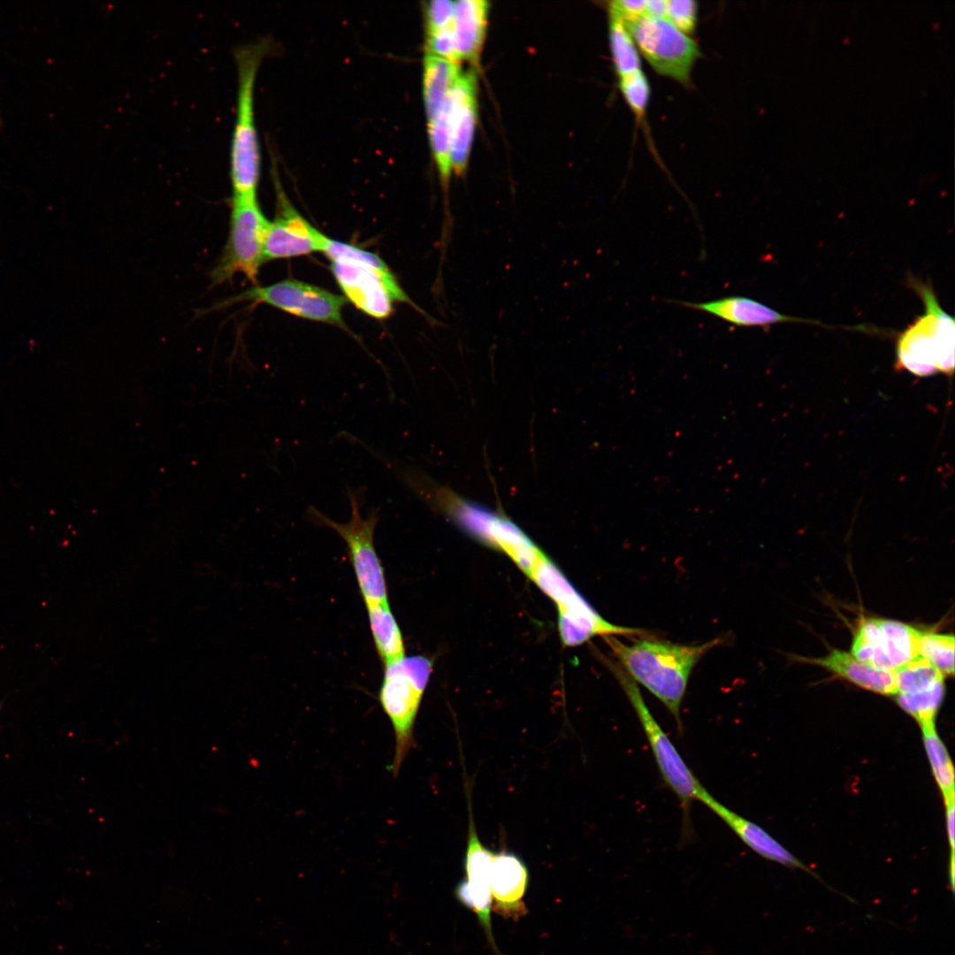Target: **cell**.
I'll return each mask as SVG.
<instances>
[{
	"label": "cell",
	"mask_w": 955,
	"mask_h": 955,
	"mask_svg": "<svg viewBox=\"0 0 955 955\" xmlns=\"http://www.w3.org/2000/svg\"><path fill=\"white\" fill-rule=\"evenodd\" d=\"M925 306L897 340V363L911 373L925 377L937 371L951 375L954 371L955 323L940 306L929 285L912 280Z\"/></svg>",
	"instance_id": "cell-3"
},
{
	"label": "cell",
	"mask_w": 955,
	"mask_h": 955,
	"mask_svg": "<svg viewBox=\"0 0 955 955\" xmlns=\"http://www.w3.org/2000/svg\"><path fill=\"white\" fill-rule=\"evenodd\" d=\"M279 192L280 213L269 221L264 242V262L320 251L324 233L314 227Z\"/></svg>",
	"instance_id": "cell-13"
},
{
	"label": "cell",
	"mask_w": 955,
	"mask_h": 955,
	"mask_svg": "<svg viewBox=\"0 0 955 955\" xmlns=\"http://www.w3.org/2000/svg\"><path fill=\"white\" fill-rule=\"evenodd\" d=\"M919 656L928 661L944 676L954 673V636L947 633L923 632L919 641Z\"/></svg>",
	"instance_id": "cell-27"
},
{
	"label": "cell",
	"mask_w": 955,
	"mask_h": 955,
	"mask_svg": "<svg viewBox=\"0 0 955 955\" xmlns=\"http://www.w3.org/2000/svg\"><path fill=\"white\" fill-rule=\"evenodd\" d=\"M331 269L347 299L371 317L381 319L390 316L394 301L410 303L424 313L395 278H386L364 264L348 260L332 261Z\"/></svg>",
	"instance_id": "cell-12"
},
{
	"label": "cell",
	"mask_w": 955,
	"mask_h": 955,
	"mask_svg": "<svg viewBox=\"0 0 955 955\" xmlns=\"http://www.w3.org/2000/svg\"><path fill=\"white\" fill-rule=\"evenodd\" d=\"M938 26H939V24H938V23H935V24H933V27H934L935 29H936V28H937V27H938Z\"/></svg>",
	"instance_id": "cell-35"
},
{
	"label": "cell",
	"mask_w": 955,
	"mask_h": 955,
	"mask_svg": "<svg viewBox=\"0 0 955 955\" xmlns=\"http://www.w3.org/2000/svg\"><path fill=\"white\" fill-rule=\"evenodd\" d=\"M697 800L714 813L751 850L766 860L789 867H799L814 875L761 827L740 816L715 799L704 787Z\"/></svg>",
	"instance_id": "cell-17"
},
{
	"label": "cell",
	"mask_w": 955,
	"mask_h": 955,
	"mask_svg": "<svg viewBox=\"0 0 955 955\" xmlns=\"http://www.w3.org/2000/svg\"><path fill=\"white\" fill-rule=\"evenodd\" d=\"M365 607L374 646L384 667L402 659L403 637L389 603Z\"/></svg>",
	"instance_id": "cell-21"
},
{
	"label": "cell",
	"mask_w": 955,
	"mask_h": 955,
	"mask_svg": "<svg viewBox=\"0 0 955 955\" xmlns=\"http://www.w3.org/2000/svg\"><path fill=\"white\" fill-rule=\"evenodd\" d=\"M448 97V96H447ZM431 148L443 187L447 191L451 177V133L447 103L439 115L428 122Z\"/></svg>",
	"instance_id": "cell-26"
},
{
	"label": "cell",
	"mask_w": 955,
	"mask_h": 955,
	"mask_svg": "<svg viewBox=\"0 0 955 955\" xmlns=\"http://www.w3.org/2000/svg\"><path fill=\"white\" fill-rule=\"evenodd\" d=\"M320 251L325 254L331 261L348 260L362 263L373 268L386 278H394L387 265L379 256L354 245L333 240L324 235Z\"/></svg>",
	"instance_id": "cell-28"
},
{
	"label": "cell",
	"mask_w": 955,
	"mask_h": 955,
	"mask_svg": "<svg viewBox=\"0 0 955 955\" xmlns=\"http://www.w3.org/2000/svg\"><path fill=\"white\" fill-rule=\"evenodd\" d=\"M698 6L692 0L667 1L666 19L686 34H691L697 24Z\"/></svg>",
	"instance_id": "cell-30"
},
{
	"label": "cell",
	"mask_w": 955,
	"mask_h": 955,
	"mask_svg": "<svg viewBox=\"0 0 955 955\" xmlns=\"http://www.w3.org/2000/svg\"><path fill=\"white\" fill-rule=\"evenodd\" d=\"M529 878L528 868L519 856L507 851L493 852L489 875L493 909L504 916L522 915Z\"/></svg>",
	"instance_id": "cell-16"
},
{
	"label": "cell",
	"mask_w": 955,
	"mask_h": 955,
	"mask_svg": "<svg viewBox=\"0 0 955 955\" xmlns=\"http://www.w3.org/2000/svg\"><path fill=\"white\" fill-rule=\"evenodd\" d=\"M489 4L485 0L455 2L453 31L459 61L478 65L487 27Z\"/></svg>",
	"instance_id": "cell-19"
},
{
	"label": "cell",
	"mask_w": 955,
	"mask_h": 955,
	"mask_svg": "<svg viewBox=\"0 0 955 955\" xmlns=\"http://www.w3.org/2000/svg\"><path fill=\"white\" fill-rule=\"evenodd\" d=\"M619 665L635 682L646 688L669 711L678 732L683 731L681 706L693 668L721 638L701 645H682L641 638L627 645L615 636L604 637Z\"/></svg>",
	"instance_id": "cell-1"
},
{
	"label": "cell",
	"mask_w": 955,
	"mask_h": 955,
	"mask_svg": "<svg viewBox=\"0 0 955 955\" xmlns=\"http://www.w3.org/2000/svg\"><path fill=\"white\" fill-rule=\"evenodd\" d=\"M606 664L619 682L638 718L665 785L679 801L683 813V836L687 838L692 832L690 819L691 804L697 800L703 786L650 712L637 684L618 663L606 659Z\"/></svg>",
	"instance_id": "cell-5"
},
{
	"label": "cell",
	"mask_w": 955,
	"mask_h": 955,
	"mask_svg": "<svg viewBox=\"0 0 955 955\" xmlns=\"http://www.w3.org/2000/svg\"><path fill=\"white\" fill-rule=\"evenodd\" d=\"M455 2L433 0L425 7L426 34L441 29L453 21Z\"/></svg>",
	"instance_id": "cell-32"
},
{
	"label": "cell",
	"mask_w": 955,
	"mask_h": 955,
	"mask_svg": "<svg viewBox=\"0 0 955 955\" xmlns=\"http://www.w3.org/2000/svg\"><path fill=\"white\" fill-rule=\"evenodd\" d=\"M269 220L256 197H231L229 233L221 256L210 273L211 285L230 282L241 273L256 282L264 263V242Z\"/></svg>",
	"instance_id": "cell-8"
},
{
	"label": "cell",
	"mask_w": 955,
	"mask_h": 955,
	"mask_svg": "<svg viewBox=\"0 0 955 955\" xmlns=\"http://www.w3.org/2000/svg\"><path fill=\"white\" fill-rule=\"evenodd\" d=\"M460 73L459 65L426 53L424 58L423 93L427 123L444 108Z\"/></svg>",
	"instance_id": "cell-20"
},
{
	"label": "cell",
	"mask_w": 955,
	"mask_h": 955,
	"mask_svg": "<svg viewBox=\"0 0 955 955\" xmlns=\"http://www.w3.org/2000/svg\"><path fill=\"white\" fill-rule=\"evenodd\" d=\"M493 856V852L480 842L472 815L470 814L468 842L464 859L466 879L462 880L470 888L491 890L489 875Z\"/></svg>",
	"instance_id": "cell-25"
},
{
	"label": "cell",
	"mask_w": 955,
	"mask_h": 955,
	"mask_svg": "<svg viewBox=\"0 0 955 955\" xmlns=\"http://www.w3.org/2000/svg\"><path fill=\"white\" fill-rule=\"evenodd\" d=\"M682 307L701 311L738 327H767L786 322L821 325L819 321L780 313L766 304L743 295H728L707 302L670 301Z\"/></svg>",
	"instance_id": "cell-15"
},
{
	"label": "cell",
	"mask_w": 955,
	"mask_h": 955,
	"mask_svg": "<svg viewBox=\"0 0 955 955\" xmlns=\"http://www.w3.org/2000/svg\"><path fill=\"white\" fill-rule=\"evenodd\" d=\"M268 49L259 41L234 50L238 73L236 117L230 149L232 197H256L260 149L255 124L254 88L259 65Z\"/></svg>",
	"instance_id": "cell-2"
},
{
	"label": "cell",
	"mask_w": 955,
	"mask_h": 955,
	"mask_svg": "<svg viewBox=\"0 0 955 955\" xmlns=\"http://www.w3.org/2000/svg\"><path fill=\"white\" fill-rule=\"evenodd\" d=\"M667 0H649L646 4V16L656 19H666Z\"/></svg>",
	"instance_id": "cell-34"
},
{
	"label": "cell",
	"mask_w": 955,
	"mask_h": 955,
	"mask_svg": "<svg viewBox=\"0 0 955 955\" xmlns=\"http://www.w3.org/2000/svg\"><path fill=\"white\" fill-rule=\"evenodd\" d=\"M641 53L660 75L688 85L695 62L700 57L698 43L667 19L644 16L627 25Z\"/></svg>",
	"instance_id": "cell-10"
},
{
	"label": "cell",
	"mask_w": 955,
	"mask_h": 955,
	"mask_svg": "<svg viewBox=\"0 0 955 955\" xmlns=\"http://www.w3.org/2000/svg\"><path fill=\"white\" fill-rule=\"evenodd\" d=\"M922 631L893 619L867 618L853 635L851 653L875 668L895 672L919 656Z\"/></svg>",
	"instance_id": "cell-11"
},
{
	"label": "cell",
	"mask_w": 955,
	"mask_h": 955,
	"mask_svg": "<svg viewBox=\"0 0 955 955\" xmlns=\"http://www.w3.org/2000/svg\"><path fill=\"white\" fill-rule=\"evenodd\" d=\"M557 605L559 629L567 646L582 644L594 636H645L646 630L606 621L569 584L542 553L527 575Z\"/></svg>",
	"instance_id": "cell-6"
},
{
	"label": "cell",
	"mask_w": 955,
	"mask_h": 955,
	"mask_svg": "<svg viewBox=\"0 0 955 955\" xmlns=\"http://www.w3.org/2000/svg\"><path fill=\"white\" fill-rule=\"evenodd\" d=\"M944 696V677L909 691L897 692L899 707L921 725L936 723V716Z\"/></svg>",
	"instance_id": "cell-22"
},
{
	"label": "cell",
	"mask_w": 955,
	"mask_h": 955,
	"mask_svg": "<svg viewBox=\"0 0 955 955\" xmlns=\"http://www.w3.org/2000/svg\"><path fill=\"white\" fill-rule=\"evenodd\" d=\"M243 302L264 303L302 318L344 327L342 308L345 298L294 279L253 286L215 303L207 312L221 310Z\"/></svg>",
	"instance_id": "cell-9"
},
{
	"label": "cell",
	"mask_w": 955,
	"mask_h": 955,
	"mask_svg": "<svg viewBox=\"0 0 955 955\" xmlns=\"http://www.w3.org/2000/svg\"><path fill=\"white\" fill-rule=\"evenodd\" d=\"M926 753L944 803L954 799V770L947 749L939 737L936 723L920 726Z\"/></svg>",
	"instance_id": "cell-24"
},
{
	"label": "cell",
	"mask_w": 955,
	"mask_h": 955,
	"mask_svg": "<svg viewBox=\"0 0 955 955\" xmlns=\"http://www.w3.org/2000/svg\"><path fill=\"white\" fill-rule=\"evenodd\" d=\"M609 45L619 78L641 69L638 50L630 32L617 11L608 4Z\"/></svg>",
	"instance_id": "cell-23"
},
{
	"label": "cell",
	"mask_w": 955,
	"mask_h": 955,
	"mask_svg": "<svg viewBox=\"0 0 955 955\" xmlns=\"http://www.w3.org/2000/svg\"><path fill=\"white\" fill-rule=\"evenodd\" d=\"M820 666L848 682L875 693L894 696L897 692L895 672L883 671L855 658L851 653L832 649L817 658L797 657Z\"/></svg>",
	"instance_id": "cell-18"
},
{
	"label": "cell",
	"mask_w": 955,
	"mask_h": 955,
	"mask_svg": "<svg viewBox=\"0 0 955 955\" xmlns=\"http://www.w3.org/2000/svg\"><path fill=\"white\" fill-rule=\"evenodd\" d=\"M622 95L638 118L642 117L648 105L651 88L648 80L642 70L636 71L619 78Z\"/></svg>",
	"instance_id": "cell-29"
},
{
	"label": "cell",
	"mask_w": 955,
	"mask_h": 955,
	"mask_svg": "<svg viewBox=\"0 0 955 955\" xmlns=\"http://www.w3.org/2000/svg\"><path fill=\"white\" fill-rule=\"evenodd\" d=\"M848 41H849V37L844 39V43H847Z\"/></svg>",
	"instance_id": "cell-36"
},
{
	"label": "cell",
	"mask_w": 955,
	"mask_h": 955,
	"mask_svg": "<svg viewBox=\"0 0 955 955\" xmlns=\"http://www.w3.org/2000/svg\"><path fill=\"white\" fill-rule=\"evenodd\" d=\"M426 53L459 65L460 61L455 48L453 21L450 25L441 29L426 34Z\"/></svg>",
	"instance_id": "cell-31"
},
{
	"label": "cell",
	"mask_w": 955,
	"mask_h": 955,
	"mask_svg": "<svg viewBox=\"0 0 955 955\" xmlns=\"http://www.w3.org/2000/svg\"><path fill=\"white\" fill-rule=\"evenodd\" d=\"M348 495L351 508V517L348 523L336 522L313 506L307 509L306 516L317 525L333 530L346 543L365 606L389 603L384 568L374 544L378 509H373L363 517L355 493L348 490Z\"/></svg>",
	"instance_id": "cell-7"
},
{
	"label": "cell",
	"mask_w": 955,
	"mask_h": 955,
	"mask_svg": "<svg viewBox=\"0 0 955 955\" xmlns=\"http://www.w3.org/2000/svg\"><path fill=\"white\" fill-rule=\"evenodd\" d=\"M447 106L452 172L461 175L468 164L477 120L476 77L473 71H460L449 92Z\"/></svg>",
	"instance_id": "cell-14"
},
{
	"label": "cell",
	"mask_w": 955,
	"mask_h": 955,
	"mask_svg": "<svg viewBox=\"0 0 955 955\" xmlns=\"http://www.w3.org/2000/svg\"><path fill=\"white\" fill-rule=\"evenodd\" d=\"M432 670V661L424 655L404 656L385 667L378 697L394 734L389 767L394 776L414 745V726Z\"/></svg>",
	"instance_id": "cell-4"
},
{
	"label": "cell",
	"mask_w": 955,
	"mask_h": 955,
	"mask_svg": "<svg viewBox=\"0 0 955 955\" xmlns=\"http://www.w3.org/2000/svg\"><path fill=\"white\" fill-rule=\"evenodd\" d=\"M946 808V824H947V835L948 841L951 849V862H950V878L951 884L953 885L954 876V799L944 803Z\"/></svg>",
	"instance_id": "cell-33"
}]
</instances>
